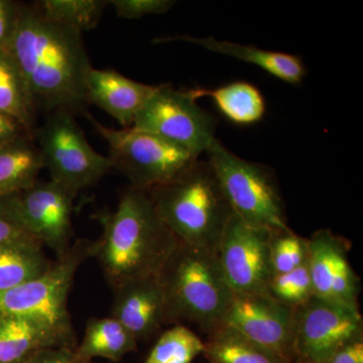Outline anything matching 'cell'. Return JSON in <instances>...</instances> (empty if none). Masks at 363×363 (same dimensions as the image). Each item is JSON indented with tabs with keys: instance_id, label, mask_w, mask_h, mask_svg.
<instances>
[{
	"instance_id": "6da1fadb",
	"label": "cell",
	"mask_w": 363,
	"mask_h": 363,
	"mask_svg": "<svg viewBox=\"0 0 363 363\" xmlns=\"http://www.w3.org/2000/svg\"><path fill=\"white\" fill-rule=\"evenodd\" d=\"M9 51L38 109L75 114L88 104L87 81L93 67L83 33L48 20L35 4H21Z\"/></svg>"
},
{
	"instance_id": "7a4b0ae2",
	"label": "cell",
	"mask_w": 363,
	"mask_h": 363,
	"mask_svg": "<svg viewBox=\"0 0 363 363\" xmlns=\"http://www.w3.org/2000/svg\"><path fill=\"white\" fill-rule=\"evenodd\" d=\"M102 235L94 257L112 291L133 279L157 278L180 240L157 215L149 193L130 187L116 211L96 214Z\"/></svg>"
},
{
	"instance_id": "3957f363",
	"label": "cell",
	"mask_w": 363,
	"mask_h": 363,
	"mask_svg": "<svg viewBox=\"0 0 363 363\" xmlns=\"http://www.w3.org/2000/svg\"><path fill=\"white\" fill-rule=\"evenodd\" d=\"M157 279L164 324H194L208 334L223 325L234 293L216 253L180 241Z\"/></svg>"
},
{
	"instance_id": "277c9868",
	"label": "cell",
	"mask_w": 363,
	"mask_h": 363,
	"mask_svg": "<svg viewBox=\"0 0 363 363\" xmlns=\"http://www.w3.org/2000/svg\"><path fill=\"white\" fill-rule=\"evenodd\" d=\"M147 192L181 242L216 253L233 211L209 162L198 160L174 180Z\"/></svg>"
},
{
	"instance_id": "5b68a950",
	"label": "cell",
	"mask_w": 363,
	"mask_h": 363,
	"mask_svg": "<svg viewBox=\"0 0 363 363\" xmlns=\"http://www.w3.org/2000/svg\"><path fill=\"white\" fill-rule=\"evenodd\" d=\"M233 213L253 226L289 228L279 186L271 169L241 159L215 138L205 150Z\"/></svg>"
},
{
	"instance_id": "8992f818",
	"label": "cell",
	"mask_w": 363,
	"mask_h": 363,
	"mask_svg": "<svg viewBox=\"0 0 363 363\" xmlns=\"http://www.w3.org/2000/svg\"><path fill=\"white\" fill-rule=\"evenodd\" d=\"M109 147L112 169L130 182L131 187L150 191L169 183L199 160L175 143L135 128L114 130L86 114Z\"/></svg>"
},
{
	"instance_id": "52a82bcc",
	"label": "cell",
	"mask_w": 363,
	"mask_h": 363,
	"mask_svg": "<svg viewBox=\"0 0 363 363\" xmlns=\"http://www.w3.org/2000/svg\"><path fill=\"white\" fill-rule=\"evenodd\" d=\"M96 248L97 240L80 238L42 276L0 292V318H38L76 333L68 310L69 293L79 267L94 257Z\"/></svg>"
},
{
	"instance_id": "ba28073f",
	"label": "cell",
	"mask_w": 363,
	"mask_h": 363,
	"mask_svg": "<svg viewBox=\"0 0 363 363\" xmlns=\"http://www.w3.org/2000/svg\"><path fill=\"white\" fill-rule=\"evenodd\" d=\"M51 179L74 192L95 185L112 169L108 157L88 143L84 131L67 111H52L33 133Z\"/></svg>"
},
{
	"instance_id": "9c48e42d",
	"label": "cell",
	"mask_w": 363,
	"mask_h": 363,
	"mask_svg": "<svg viewBox=\"0 0 363 363\" xmlns=\"http://www.w3.org/2000/svg\"><path fill=\"white\" fill-rule=\"evenodd\" d=\"M217 124L197 104L192 90L157 85L131 128L161 136L200 157L216 138Z\"/></svg>"
},
{
	"instance_id": "30bf717a",
	"label": "cell",
	"mask_w": 363,
	"mask_h": 363,
	"mask_svg": "<svg viewBox=\"0 0 363 363\" xmlns=\"http://www.w3.org/2000/svg\"><path fill=\"white\" fill-rule=\"evenodd\" d=\"M363 337L359 306L313 296L296 308L295 350L301 363H326L344 345Z\"/></svg>"
},
{
	"instance_id": "8fae6325",
	"label": "cell",
	"mask_w": 363,
	"mask_h": 363,
	"mask_svg": "<svg viewBox=\"0 0 363 363\" xmlns=\"http://www.w3.org/2000/svg\"><path fill=\"white\" fill-rule=\"evenodd\" d=\"M271 229L253 226L233 214L222 233L217 259L234 294H267L274 278Z\"/></svg>"
},
{
	"instance_id": "7c38bea8",
	"label": "cell",
	"mask_w": 363,
	"mask_h": 363,
	"mask_svg": "<svg viewBox=\"0 0 363 363\" xmlns=\"http://www.w3.org/2000/svg\"><path fill=\"white\" fill-rule=\"evenodd\" d=\"M295 324L296 308L269 294H234L223 320L224 326L248 340L300 362L295 350Z\"/></svg>"
},
{
	"instance_id": "4fadbf2b",
	"label": "cell",
	"mask_w": 363,
	"mask_h": 363,
	"mask_svg": "<svg viewBox=\"0 0 363 363\" xmlns=\"http://www.w3.org/2000/svg\"><path fill=\"white\" fill-rule=\"evenodd\" d=\"M77 193L52 180L37 181L13 196L21 220L35 240L62 259L70 250L74 200Z\"/></svg>"
},
{
	"instance_id": "5bb4252c",
	"label": "cell",
	"mask_w": 363,
	"mask_h": 363,
	"mask_svg": "<svg viewBox=\"0 0 363 363\" xmlns=\"http://www.w3.org/2000/svg\"><path fill=\"white\" fill-rule=\"evenodd\" d=\"M309 240L308 266L314 295L344 304L359 306L360 279L351 267L345 238L320 229Z\"/></svg>"
},
{
	"instance_id": "9a60e30c",
	"label": "cell",
	"mask_w": 363,
	"mask_h": 363,
	"mask_svg": "<svg viewBox=\"0 0 363 363\" xmlns=\"http://www.w3.org/2000/svg\"><path fill=\"white\" fill-rule=\"evenodd\" d=\"M111 317L136 340H149L164 325V296L157 278L133 279L113 290Z\"/></svg>"
},
{
	"instance_id": "2e32d148",
	"label": "cell",
	"mask_w": 363,
	"mask_h": 363,
	"mask_svg": "<svg viewBox=\"0 0 363 363\" xmlns=\"http://www.w3.org/2000/svg\"><path fill=\"white\" fill-rule=\"evenodd\" d=\"M76 333L44 320L25 316L0 318V363H25L48 348L77 347Z\"/></svg>"
},
{
	"instance_id": "e0dca14e",
	"label": "cell",
	"mask_w": 363,
	"mask_h": 363,
	"mask_svg": "<svg viewBox=\"0 0 363 363\" xmlns=\"http://www.w3.org/2000/svg\"><path fill=\"white\" fill-rule=\"evenodd\" d=\"M156 89L157 86L136 82L118 72L92 68L88 76L87 102L128 128Z\"/></svg>"
},
{
	"instance_id": "ac0fdd59",
	"label": "cell",
	"mask_w": 363,
	"mask_h": 363,
	"mask_svg": "<svg viewBox=\"0 0 363 363\" xmlns=\"http://www.w3.org/2000/svg\"><path fill=\"white\" fill-rule=\"evenodd\" d=\"M178 40L191 43V44L204 48L208 51L252 64L271 74L274 77L291 85L301 84L307 75L304 62L296 55L267 51L255 45L238 44L229 40L214 39L212 37L198 38L191 37V35L157 38L154 43L166 44V43L178 42Z\"/></svg>"
},
{
	"instance_id": "d6986e66",
	"label": "cell",
	"mask_w": 363,
	"mask_h": 363,
	"mask_svg": "<svg viewBox=\"0 0 363 363\" xmlns=\"http://www.w3.org/2000/svg\"><path fill=\"white\" fill-rule=\"evenodd\" d=\"M45 169L40 150L33 138L18 136L0 147V195L18 194L32 187Z\"/></svg>"
},
{
	"instance_id": "ffe728a7",
	"label": "cell",
	"mask_w": 363,
	"mask_h": 363,
	"mask_svg": "<svg viewBox=\"0 0 363 363\" xmlns=\"http://www.w3.org/2000/svg\"><path fill=\"white\" fill-rule=\"evenodd\" d=\"M37 111L32 92L13 55L9 50H0V113L14 119L33 140Z\"/></svg>"
},
{
	"instance_id": "44dd1931",
	"label": "cell",
	"mask_w": 363,
	"mask_h": 363,
	"mask_svg": "<svg viewBox=\"0 0 363 363\" xmlns=\"http://www.w3.org/2000/svg\"><path fill=\"white\" fill-rule=\"evenodd\" d=\"M135 336L112 317L91 318L84 337L76 347L79 357L87 362L101 357L118 362L128 353L138 350Z\"/></svg>"
},
{
	"instance_id": "7402d4cb",
	"label": "cell",
	"mask_w": 363,
	"mask_h": 363,
	"mask_svg": "<svg viewBox=\"0 0 363 363\" xmlns=\"http://www.w3.org/2000/svg\"><path fill=\"white\" fill-rule=\"evenodd\" d=\"M44 245L35 240L0 243V292L38 278L52 267Z\"/></svg>"
},
{
	"instance_id": "603a6c76",
	"label": "cell",
	"mask_w": 363,
	"mask_h": 363,
	"mask_svg": "<svg viewBox=\"0 0 363 363\" xmlns=\"http://www.w3.org/2000/svg\"><path fill=\"white\" fill-rule=\"evenodd\" d=\"M192 90L196 99L209 97L222 116L238 125H252L262 121L266 102L260 91L247 82L229 83L215 89Z\"/></svg>"
},
{
	"instance_id": "cb8c5ba5",
	"label": "cell",
	"mask_w": 363,
	"mask_h": 363,
	"mask_svg": "<svg viewBox=\"0 0 363 363\" xmlns=\"http://www.w3.org/2000/svg\"><path fill=\"white\" fill-rule=\"evenodd\" d=\"M208 335L203 354L209 363H300L286 359L224 325Z\"/></svg>"
},
{
	"instance_id": "d4e9b609",
	"label": "cell",
	"mask_w": 363,
	"mask_h": 363,
	"mask_svg": "<svg viewBox=\"0 0 363 363\" xmlns=\"http://www.w3.org/2000/svg\"><path fill=\"white\" fill-rule=\"evenodd\" d=\"M108 4L106 0H42L35 6L48 20L83 33L96 28Z\"/></svg>"
},
{
	"instance_id": "484cf974",
	"label": "cell",
	"mask_w": 363,
	"mask_h": 363,
	"mask_svg": "<svg viewBox=\"0 0 363 363\" xmlns=\"http://www.w3.org/2000/svg\"><path fill=\"white\" fill-rule=\"evenodd\" d=\"M204 342L185 325H174L157 339L143 363H192L203 354Z\"/></svg>"
},
{
	"instance_id": "4316f807",
	"label": "cell",
	"mask_w": 363,
	"mask_h": 363,
	"mask_svg": "<svg viewBox=\"0 0 363 363\" xmlns=\"http://www.w3.org/2000/svg\"><path fill=\"white\" fill-rule=\"evenodd\" d=\"M271 259L274 274H286L304 266L309 257V240L289 227L271 233Z\"/></svg>"
},
{
	"instance_id": "83f0119b",
	"label": "cell",
	"mask_w": 363,
	"mask_h": 363,
	"mask_svg": "<svg viewBox=\"0 0 363 363\" xmlns=\"http://www.w3.org/2000/svg\"><path fill=\"white\" fill-rule=\"evenodd\" d=\"M271 297L292 308L300 307L314 296L311 274L308 262L304 266L274 274L267 290Z\"/></svg>"
},
{
	"instance_id": "f1b7e54d",
	"label": "cell",
	"mask_w": 363,
	"mask_h": 363,
	"mask_svg": "<svg viewBox=\"0 0 363 363\" xmlns=\"http://www.w3.org/2000/svg\"><path fill=\"white\" fill-rule=\"evenodd\" d=\"M26 240H38L21 220L13 196L0 195V243Z\"/></svg>"
},
{
	"instance_id": "f546056e",
	"label": "cell",
	"mask_w": 363,
	"mask_h": 363,
	"mask_svg": "<svg viewBox=\"0 0 363 363\" xmlns=\"http://www.w3.org/2000/svg\"><path fill=\"white\" fill-rule=\"evenodd\" d=\"M173 0H111L109 4L113 6L119 18L125 20H140L147 16H157L168 13L175 6Z\"/></svg>"
},
{
	"instance_id": "4dcf8cb0",
	"label": "cell",
	"mask_w": 363,
	"mask_h": 363,
	"mask_svg": "<svg viewBox=\"0 0 363 363\" xmlns=\"http://www.w3.org/2000/svg\"><path fill=\"white\" fill-rule=\"evenodd\" d=\"M21 4L0 0V50H9L18 26Z\"/></svg>"
},
{
	"instance_id": "1f68e13d",
	"label": "cell",
	"mask_w": 363,
	"mask_h": 363,
	"mask_svg": "<svg viewBox=\"0 0 363 363\" xmlns=\"http://www.w3.org/2000/svg\"><path fill=\"white\" fill-rule=\"evenodd\" d=\"M25 363H92L79 357L75 350L70 348H48L33 355Z\"/></svg>"
},
{
	"instance_id": "d6a6232c",
	"label": "cell",
	"mask_w": 363,
	"mask_h": 363,
	"mask_svg": "<svg viewBox=\"0 0 363 363\" xmlns=\"http://www.w3.org/2000/svg\"><path fill=\"white\" fill-rule=\"evenodd\" d=\"M326 363H363V337L344 345Z\"/></svg>"
},
{
	"instance_id": "836d02e7",
	"label": "cell",
	"mask_w": 363,
	"mask_h": 363,
	"mask_svg": "<svg viewBox=\"0 0 363 363\" xmlns=\"http://www.w3.org/2000/svg\"><path fill=\"white\" fill-rule=\"evenodd\" d=\"M23 135L26 133L20 124L11 117L0 113V147Z\"/></svg>"
}]
</instances>
